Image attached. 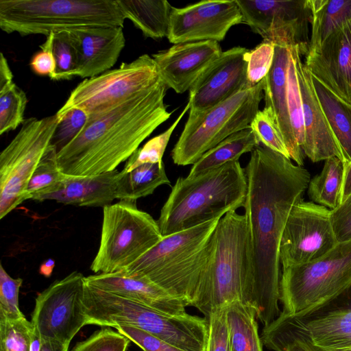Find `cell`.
<instances>
[{
  "label": "cell",
  "instance_id": "obj_20",
  "mask_svg": "<svg viewBox=\"0 0 351 351\" xmlns=\"http://www.w3.org/2000/svg\"><path fill=\"white\" fill-rule=\"evenodd\" d=\"M293 56L298 80L304 116V142L302 151L313 162L331 157L344 158L322 108L311 80V75L302 62L298 46L289 47Z\"/></svg>",
  "mask_w": 351,
  "mask_h": 351
},
{
  "label": "cell",
  "instance_id": "obj_21",
  "mask_svg": "<svg viewBox=\"0 0 351 351\" xmlns=\"http://www.w3.org/2000/svg\"><path fill=\"white\" fill-rule=\"evenodd\" d=\"M295 317L322 351H351V285L311 312Z\"/></svg>",
  "mask_w": 351,
  "mask_h": 351
},
{
  "label": "cell",
  "instance_id": "obj_43",
  "mask_svg": "<svg viewBox=\"0 0 351 351\" xmlns=\"http://www.w3.org/2000/svg\"><path fill=\"white\" fill-rule=\"evenodd\" d=\"M274 44L263 40L249 51L247 66V82L250 86L259 84L269 73L274 62Z\"/></svg>",
  "mask_w": 351,
  "mask_h": 351
},
{
  "label": "cell",
  "instance_id": "obj_10",
  "mask_svg": "<svg viewBox=\"0 0 351 351\" xmlns=\"http://www.w3.org/2000/svg\"><path fill=\"white\" fill-rule=\"evenodd\" d=\"M263 80L247 86L199 116L188 119L171 151L177 165H193L230 135L250 127L263 98Z\"/></svg>",
  "mask_w": 351,
  "mask_h": 351
},
{
  "label": "cell",
  "instance_id": "obj_28",
  "mask_svg": "<svg viewBox=\"0 0 351 351\" xmlns=\"http://www.w3.org/2000/svg\"><path fill=\"white\" fill-rule=\"evenodd\" d=\"M261 143L250 127L237 132L204 154L193 165L187 176H197L228 162L239 160L245 153L252 152Z\"/></svg>",
  "mask_w": 351,
  "mask_h": 351
},
{
  "label": "cell",
  "instance_id": "obj_33",
  "mask_svg": "<svg viewBox=\"0 0 351 351\" xmlns=\"http://www.w3.org/2000/svg\"><path fill=\"white\" fill-rule=\"evenodd\" d=\"M345 167L337 157L324 160L321 172L310 180L308 195L313 202L330 210L337 208L341 202Z\"/></svg>",
  "mask_w": 351,
  "mask_h": 351
},
{
  "label": "cell",
  "instance_id": "obj_29",
  "mask_svg": "<svg viewBox=\"0 0 351 351\" xmlns=\"http://www.w3.org/2000/svg\"><path fill=\"white\" fill-rule=\"evenodd\" d=\"M315 91L330 129L343 153L344 167L351 162V105L311 75Z\"/></svg>",
  "mask_w": 351,
  "mask_h": 351
},
{
  "label": "cell",
  "instance_id": "obj_14",
  "mask_svg": "<svg viewBox=\"0 0 351 351\" xmlns=\"http://www.w3.org/2000/svg\"><path fill=\"white\" fill-rule=\"evenodd\" d=\"M242 23L265 41L287 47L298 46L302 55L308 52V25L312 12L310 0H236Z\"/></svg>",
  "mask_w": 351,
  "mask_h": 351
},
{
  "label": "cell",
  "instance_id": "obj_41",
  "mask_svg": "<svg viewBox=\"0 0 351 351\" xmlns=\"http://www.w3.org/2000/svg\"><path fill=\"white\" fill-rule=\"evenodd\" d=\"M22 284V278L11 277L0 264V319L18 320L25 317L19 302Z\"/></svg>",
  "mask_w": 351,
  "mask_h": 351
},
{
  "label": "cell",
  "instance_id": "obj_19",
  "mask_svg": "<svg viewBox=\"0 0 351 351\" xmlns=\"http://www.w3.org/2000/svg\"><path fill=\"white\" fill-rule=\"evenodd\" d=\"M222 52L218 42L206 40L175 44L152 57L160 80L181 94L190 90Z\"/></svg>",
  "mask_w": 351,
  "mask_h": 351
},
{
  "label": "cell",
  "instance_id": "obj_37",
  "mask_svg": "<svg viewBox=\"0 0 351 351\" xmlns=\"http://www.w3.org/2000/svg\"><path fill=\"white\" fill-rule=\"evenodd\" d=\"M189 109L190 103L188 101L175 122L164 132L151 138L142 147L138 148L127 160L123 171H129L143 164L162 162L163 154L173 132Z\"/></svg>",
  "mask_w": 351,
  "mask_h": 351
},
{
  "label": "cell",
  "instance_id": "obj_18",
  "mask_svg": "<svg viewBox=\"0 0 351 351\" xmlns=\"http://www.w3.org/2000/svg\"><path fill=\"white\" fill-rule=\"evenodd\" d=\"M310 74L351 105V21L332 32L316 50L305 55Z\"/></svg>",
  "mask_w": 351,
  "mask_h": 351
},
{
  "label": "cell",
  "instance_id": "obj_47",
  "mask_svg": "<svg viewBox=\"0 0 351 351\" xmlns=\"http://www.w3.org/2000/svg\"><path fill=\"white\" fill-rule=\"evenodd\" d=\"M330 218L337 242L351 240V195L330 210Z\"/></svg>",
  "mask_w": 351,
  "mask_h": 351
},
{
  "label": "cell",
  "instance_id": "obj_24",
  "mask_svg": "<svg viewBox=\"0 0 351 351\" xmlns=\"http://www.w3.org/2000/svg\"><path fill=\"white\" fill-rule=\"evenodd\" d=\"M289 47L274 44L272 66L263 80L265 107L274 117L282 135L292 159L299 166L304 165V154L295 139L289 115L287 102V71Z\"/></svg>",
  "mask_w": 351,
  "mask_h": 351
},
{
  "label": "cell",
  "instance_id": "obj_22",
  "mask_svg": "<svg viewBox=\"0 0 351 351\" xmlns=\"http://www.w3.org/2000/svg\"><path fill=\"white\" fill-rule=\"evenodd\" d=\"M77 54V76L90 78L110 69L125 45L121 27H100L69 31Z\"/></svg>",
  "mask_w": 351,
  "mask_h": 351
},
{
  "label": "cell",
  "instance_id": "obj_9",
  "mask_svg": "<svg viewBox=\"0 0 351 351\" xmlns=\"http://www.w3.org/2000/svg\"><path fill=\"white\" fill-rule=\"evenodd\" d=\"M162 238L157 221L138 209L136 202L106 206L99 247L90 268L95 274L123 271Z\"/></svg>",
  "mask_w": 351,
  "mask_h": 351
},
{
  "label": "cell",
  "instance_id": "obj_46",
  "mask_svg": "<svg viewBox=\"0 0 351 351\" xmlns=\"http://www.w3.org/2000/svg\"><path fill=\"white\" fill-rule=\"evenodd\" d=\"M115 328L143 351H186L134 327L119 326Z\"/></svg>",
  "mask_w": 351,
  "mask_h": 351
},
{
  "label": "cell",
  "instance_id": "obj_45",
  "mask_svg": "<svg viewBox=\"0 0 351 351\" xmlns=\"http://www.w3.org/2000/svg\"><path fill=\"white\" fill-rule=\"evenodd\" d=\"M208 322L206 351H231L226 320V306L213 310Z\"/></svg>",
  "mask_w": 351,
  "mask_h": 351
},
{
  "label": "cell",
  "instance_id": "obj_23",
  "mask_svg": "<svg viewBox=\"0 0 351 351\" xmlns=\"http://www.w3.org/2000/svg\"><path fill=\"white\" fill-rule=\"evenodd\" d=\"M86 283L98 289L134 300L171 315L186 314L188 304L146 278L122 271L85 277Z\"/></svg>",
  "mask_w": 351,
  "mask_h": 351
},
{
  "label": "cell",
  "instance_id": "obj_12",
  "mask_svg": "<svg viewBox=\"0 0 351 351\" xmlns=\"http://www.w3.org/2000/svg\"><path fill=\"white\" fill-rule=\"evenodd\" d=\"M160 81L152 57L143 54L118 68L84 79L56 114L58 121L73 108L84 110L88 117L98 115L152 88Z\"/></svg>",
  "mask_w": 351,
  "mask_h": 351
},
{
  "label": "cell",
  "instance_id": "obj_25",
  "mask_svg": "<svg viewBox=\"0 0 351 351\" xmlns=\"http://www.w3.org/2000/svg\"><path fill=\"white\" fill-rule=\"evenodd\" d=\"M119 171L117 169L87 176H66L49 193L38 202L54 200L66 205L105 207L117 199Z\"/></svg>",
  "mask_w": 351,
  "mask_h": 351
},
{
  "label": "cell",
  "instance_id": "obj_52",
  "mask_svg": "<svg viewBox=\"0 0 351 351\" xmlns=\"http://www.w3.org/2000/svg\"><path fill=\"white\" fill-rule=\"evenodd\" d=\"M55 267V261L52 258H48L43 261L40 265L38 271L40 274L46 278L51 276L53 269Z\"/></svg>",
  "mask_w": 351,
  "mask_h": 351
},
{
  "label": "cell",
  "instance_id": "obj_36",
  "mask_svg": "<svg viewBox=\"0 0 351 351\" xmlns=\"http://www.w3.org/2000/svg\"><path fill=\"white\" fill-rule=\"evenodd\" d=\"M52 34V52L56 60L53 80H70L77 76V54L69 31Z\"/></svg>",
  "mask_w": 351,
  "mask_h": 351
},
{
  "label": "cell",
  "instance_id": "obj_15",
  "mask_svg": "<svg viewBox=\"0 0 351 351\" xmlns=\"http://www.w3.org/2000/svg\"><path fill=\"white\" fill-rule=\"evenodd\" d=\"M330 210L313 202H298L287 220L280 244L282 268L308 263L337 243Z\"/></svg>",
  "mask_w": 351,
  "mask_h": 351
},
{
  "label": "cell",
  "instance_id": "obj_49",
  "mask_svg": "<svg viewBox=\"0 0 351 351\" xmlns=\"http://www.w3.org/2000/svg\"><path fill=\"white\" fill-rule=\"evenodd\" d=\"M13 75L3 53L0 56V86L13 81Z\"/></svg>",
  "mask_w": 351,
  "mask_h": 351
},
{
  "label": "cell",
  "instance_id": "obj_26",
  "mask_svg": "<svg viewBox=\"0 0 351 351\" xmlns=\"http://www.w3.org/2000/svg\"><path fill=\"white\" fill-rule=\"evenodd\" d=\"M125 17L145 37L154 40L167 37L172 5L165 0H117Z\"/></svg>",
  "mask_w": 351,
  "mask_h": 351
},
{
  "label": "cell",
  "instance_id": "obj_6",
  "mask_svg": "<svg viewBox=\"0 0 351 351\" xmlns=\"http://www.w3.org/2000/svg\"><path fill=\"white\" fill-rule=\"evenodd\" d=\"M117 0H0V28L21 36L123 27Z\"/></svg>",
  "mask_w": 351,
  "mask_h": 351
},
{
  "label": "cell",
  "instance_id": "obj_8",
  "mask_svg": "<svg viewBox=\"0 0 351 351\" xmlns=\"http://www.w3.org/2000/svg\"><path fill=\"white\" fill-rule=\"evenodd\" d=\"M351 285V240L337 243L308 263L282 268V313L301 317L335 298Z\"/></svg>",
  "mask_w": 351,
  "mask_h": 351
},
{
  "label": "cell",
  "instance_id": "obj_3",
  "mask_svg": "<svg viewBox=\"0 0 351 351\" xmlns=\"http://www.w3.org/2000/svg\"><path fill=\"white\" fill-rule=\"evenodd\" d=\"M247 189L245 169L239 160L195 177L178 178L157 220L162 237L236 211L244 205Z\"/></svg>",
  "mask_w": 351,
  "mask_h": 351
},
{
  "label": "cell",
  "instance_id": "obj_38",
  "mask_svg": "<svg viewBox=\"0 0 351 351\" xmlns=\"http://www.w3.org/2000/svg\"><path fill=\"white\" fill-rule=\"evenodd\" d=\"M287 102L292 131L297 144L302 150L304 142L303 107L295 60L290 49L287 71Z\"/></svg>",
  "mask_w": 351,
  "mask_h": 351
},
{
  "label": "cell",
  "instance_id": "obj_5",
  "mask_svg": "<svg viewBox=\"0 0 351 351\" xmlns=\"http://www.w3.org/2000/svg\"><path fill=\"white\" fill-rule=\"evenodd\" d=\"M83 308L87 325L136 328L186 351H206L208 322L204 317L171 315L86 283Z\"/></svg>",
  "mask_w": 351,
  "mask_h": 351
},
{
  "label": "cell",
  "instance_id": "obj_51",
  "mask_svg": "<svg viewBox=\"0 0 351 351\" xmlns=\"http://www.w3.org/2000/svg\"><path fill=\"white\" fill-rule=\"evenodd\" d=\"M344 167L345 171L341 193V202L344 201L351 195V162Z\"/></svg>",
  "mask_w": 351,
  "mask_h": 351
},
{
  "label": "cell",
  "instance_id": "obj_48",
  "mask_svg": "<svg viewBox=\"0 0 351 351\" xmlns=\"http://www.w3.org/2000/svg\"><path fill=\"white\" fill-rule=\"evenodd\" d=\"M30 61L32 71L39 75H47L52 79L56 71V60L52 52V34L46 36L45 41L40 46Z\"/></svg>",
  "mask_w": 351,
  "mask_h": 351
},
{
  "label": "cell",
  "instance_id": "obj_27",
  "mask_svg": "<svg viewBox=\"0 0 351 351\" xmlns=\"http://www.w3.org/2000/svg\"><path fill=\"white\" fill-rule=\"evenodd\" d=\"M263 344L274 351H322L293 315L280 313L261 333Z\"/></svg>",
  "mask_w": 351,
  "mask_h": 351
},
{
  "label": "cell",
  "instance_id": "obj_50",
  "mask_svg": "<svg viewBox=\"0 0 351 351\" xmlns=\"http://www.w3.org/2000/svg\"><path fill=\"white\" fill-rule=\"evenodd\" d=\"M69 344L58 341L41 339L40 351H68Z\"/></svg>",
  "mask_w": 351,
  "mask_h": 351
},
{
  "label": "cell",
  "instance_id": "obj_32",
  "mask_svg": "<svg viewBox=\"0 0 351 351\" xmlns=\"http://www.w3.org/2000/svg\"><path fill=\"white\" fill-rule=\"evenodd\" d=\"M254 308L240 300L226 306L231 351H263Z\"/></svg>",
  "mask_w": 351,
  "mask_h": 351
},
{
  "label": "cell",
  "instance_id": "obj_30",
  "mask_svg": "<svg viewBox=\"0 0 351 351\" xmlns=\"http://www.w3.org/2000/svg\"><path fill=\"white\" fill-rule=\"evenodd\" d=\"M311 36L308 53L316 50L336 29L351 21V0H310Z\"/></svg>",
  "mask_w": 351,
  "mask_h": 351
},
{
  "label": "cell",
  "instance_id": "obj_44",
  "mask_svg": "<svg viewBox=\"0 0 351 351\" xmlns=\"http://www.w3.org/2000/svg\"><path fill=\"white\" fill-rule=\"evenodd\" d=\"M88 120L87 113L78 108L71 109L59 119L52 140V144L56 147L57 152L76 137Z\"/></svg>",
  "mask_w": 351,
  "mask_h": 351
},
{
  "label": "cell",
  "instance_id": "obj_34",
  "mask_svg": "<svg viewBox=\"0 0 351 351\" xmlns=\"http://www.w3.org/2000/svg\"><path fill=\"white\" fill-rule=\"evenodd\" d=\"M56 154L57 149L53 145L30 178L25 193L27 200L39 201L66 177L58 166Z\"/></svg>",
  "mask_w": 351,
  "mask_h": 351
},
{
  "label": "cell",
  "instance_id": "obj_31",
  "mask_svg": "<svg viewBox=\"0 0 351 351\" xmlns=\"http://www.w3.org/2000/svg\"><path fill=\"white\" fill-rule=\"evenodd\" d=\"M163 184L170 185V181L162 161L143 164L129 171L122 170L117 180V199L136 202Z\"/></svg>",
  "mask_w": 351,
  "mask_h": 351
},
{
  "label": "cell",
  "instance_id": "obj_39",
  "mask_svg": "<svg viewBox=\"0 0 351 351\" xmlns=\"http://www.w3.org/2000/svg\"><path fill=\"white\" fill-rule=\"evenodd\" d=\"M34 329L25 317L0 319V351H30Z\"/></svg>",
  "mask_w": 351,
  "mask_h": 351
},
{
  "label": "cell",
  "instance_id": "obj_2",
  "mask_svg": "<svg viewBox=\"0 0 351 351\" xmlns=\"http://www.w3.org/2000/svg\"><path fill=\"white\" fill-rule=\"evenodd\" d=\"M167 87L160 80L114 108L88 117L81 132L56 154L66 175L87 176L116 170L171 112L164 102Z\"/></svg>",
  "mask_w": 351,
  "mask_h": 351
},
{
  "label": "cell",
  "instance_id": "obj_16",
  "mask_svg": "<svg viewBox=\"0 0 351 351\" xmlns=\"http://www.w3.org/2000/svg\"><path fill=\"white\" fill-rule=\"evenodd\" d=\"M236 0L202 1L182 8L172 6L167 35L173 44L224 39L229 29L242 23Z\"/></svg>",
  "mask_w": 351,
  "mask_h": 351
},
{
  "label": "cell",
  "instance_id": "obj_7",
  "mask_svg": "<svg viewBox=\"0 0 351 351\" xmlns=\"http://www.w3.org/2000/svg\"><path fill=\"white\" fill-rule=\"evenodd\" d=\"M210 261L193 306L208 319L215 308L242 299L247 271V222L244 215L230 211L213 232Z\"/></svg>",
  "mask_w": 351,
  "mask_h": 351
},
{
  "label": "cell",
  "instance_id": "obj_35",
  "mask_svg": "<svg viewBox=\"0 0 351 351\" xmlns=\"http://www.w3.org/2000/svg\"><path fill=\"white\" fill-rule=\"evenodd\" d=\"M27 103L25 93L13 81L0 86V134L23 123Z\"/></svg>",
  "mask_w": 351,
  "mask_h": 351
},
{
  "label": "cell",
  "instance_id": "obj_4",
  "mask_svg": "<svg viewBox=\"0 0 351 351\" xmlns=\"http://www.w3.org/2000/svg\"><path fill=\"white\" fill-rule=\"evenodd\" d=\"M220 219L163 237L122 272L147 278L193 306L213 247V234Z\"/></svg>",
  "mask_w": 351,
  "mask_h": 351
},
{
  "label": "cell",
  "instance_id": "obj_11",
  "mask_svg": "<svg viewBox=\"0 0 351 351\" xmlns=\"http://www.w3.org/2000/svg\"><path fill=\"white\" fill-rule=\"evenodd\" d=\"M58 122L56 114L25 119L16 135L1 152V219L27 200L30 178L51 148Z\"/></svg>",
  "mask_w": 351,
  "mask_h": 351
},
{
  "label": "cell",
  "instance_id": "obj_40",
  "mask_svg": "<svg viewBox=\"0 0 351 351\" xmlns=\"http://www.w3.org/2000/svg\"><path fill=\"white\" fill-rule=\"evenodd\" d=\"M250 128L261 145L290 158L282 135L271 113L265 108L258 110Z\"/></svg>",
  "mask_w": 351,
  "mask_h": 351
},
{
  "label": "cell",
  "instance_id": "obj_42",
  "mask_svg": "<svg viewBox=\"0 0 351 351\" xmlns=\"http://www.w3.org/2000/svg\"><path fill=\"white\" fill-rule=\"evenodd\" d=\"M131 340L110 327L93 333L86 339L77 343L71 351H128Z\"/></svg>",
  "mask_w": 351,
  "mask_h": 351
},
{
  "label": "cell",
  "instance_id": "obj_13",
  "mask_svg": "<svg viewBox=\"0 0 351 351\" xmlns=\"http://www.w3.org/2000/svg\"><path fill=\"white\" fill-rule=\"evenodd\" d=\"M85 277L73 271L38 294L31 322L40 339L70 344L87 325L83 308Z\"/></svg>",
  "mask_w": 351,
  "mask_h": 351
},
{
  "label": "cell",
  "instance_id": "obj_1",
  "mask_svg": "<svg viewBox=\"0 0 351 351\" xmlns=\"http://www.w3.org/2000/svg\"><path fill=\"white\" fill-rule=\"evenodd\" d=\"M244 169L247 271L241 302L254 308L266 326L281 313V237L292 208L308 187L310 173L261 144L251 152Z\"/></svg>",
  "mask_w": 351,
  "mask_h": 351
},
{
  "label": "cell",
  "instance_id": "obj_17",
  "mask_svg": "<svg viewBox=\"0 0 351 351\" xmlns=\"http://www.w3.org/2000/svg\"><path fill=\"white\" fill-rule=\"evenodd\" d=\"M248 52L242 47L224 51L204 72L189 90L188 119L199 116L248 86Z\"/></svg>",
  "mask_w": 351,
  "mask_h": 351
}]
</instances>
